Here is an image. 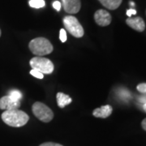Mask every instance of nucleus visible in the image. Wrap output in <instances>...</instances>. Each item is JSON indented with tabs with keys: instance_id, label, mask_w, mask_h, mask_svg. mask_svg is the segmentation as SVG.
Instances as JSON below:
<instances>
[{
	"instance_id": "obj_1",
	"label": "nucleus",
	"mask_w": 146,
	"mask_h": 146,
	"mask_svg": "<svg viewBox=\"0 0 146 146\" xmlns=\"http://www.w3.org/2000/svg\"><path fill=\"white\" fill-rule=\"evenodd\" d=\"M1 118L7 125L13 127H21L26 124L29 120V116L21 110H5Z\"/></svg>"
},
{
	"instance_id": "obj_2",
	"label": "nucleus",
	"mask_w": 146,
	"mask_h": 146,
	"mask_svg": "<svg viewBox=\"0 0 146 146\" xmlns=\"http://www.w3.org/2000/svg\"><path fill=\"white\" fill-rule=\"evenodd\" d=\"M29 48L34 55L42 57L53 51V46L50 42L45 37H36L30 41Z\"/></svg>"
},
{
	"instance_id": "obj_3",
	"label": "nucleus",
	"mask_w": 146,
	"mask_h": 146,
	"mask_svg": "<svg viewBox=\"0 0 146 146\" xmlns=\"http://www.w3.org/2000/svg\"><path fill=\"white\" fill-rule=\"evenodd\" d=\"M29 64L32 69L42 74H51L54 69V63L51 60L40 56L32 58L29 61Z\"/></svg>"
},
{
	"instance_id": "obj_4",
	"label": "nucleus",
	"mask_w": 146,
	"mask_h": 146,
	"mask_svg": "<svg viewBox=\"0 0 146 146\" xmlns=\"http://www.w3.org/2000/svg\"><path fill=\"white\" fill-rule=\"evenodd\" d=\"M32 110L33 115L39 120L43 123H49L54 118V113L52 110L40 102H36L32 106Z\"/></svg>"
},
{
	"instance_id": "obj_5",
	"label": "nucleus",
	"mask_w": 146,
	"mask_h": 146,
	"mask_svg": "<svg viewBox=\"0 0 146 146\" xmlns=\"http://www.w3.org/2000/svg\"><path fill=\"white\" fill-rule=\"evenodd\" d=\"M63 25L73 36L76 38H80L84 36V31L82 25L79 21L73 16H67L63 18Z\"/></svg>"
},
{
	"instance_id": "obj_6",
	"label": "nucleus",
	"mask_w": 146,
	"mask_h": 146,
	"mask_svg": "<svg viewBox=\"0 0 146 146\" xmlns=\"http://www.w3.org/2000/svg\"><path fill=\"white\" fill-rule=\"evenodd\" d=\"M94 20L97 25H98L99 26L105 27L109 25L111 23L112 17L107 11L99 9L94 14Z\"/></svg>"
},
{
	"instance_id": "obj_7",
	"label": "nucleus",
	"mask_w": 146,
	"mask_h": 146,
	"mask_svg": "<svg viewBox=\"0 0 146 146\" xmlns=\"http://www.w3.org/2000/svg\"><path fill=\"white\" fill-rule=\"evenodd\" d=\"M64 11L68 14H76L80 10V0H61Z\"/></svg>"
},
{
	"instance_id": "obj_8",
	"label": "nucleus",
	"mask_w": 146,
	"mask_h": 146,
	"mask_svg": "<svg viewBox=\"0 0 146 146\" xmlns=\"http://www.w3.org/2000/svg\"><path fill=\"white\" fill-rule=\"evenodd\" d=\"M21 106V102L14 101L10 96H4L0 98V109L8 110H16Z\"/></svg>"
},
{
	"instance_id": "obj_9",
	"label": "nucleus",
	"mask_w": 146,
	"mask_h": 146,
	"mask_svg": "<svg viewBox=\"0 0 146 146\" xmlns=\"http://www.w3.org/2000/svg\"><path fill=\"white\" fill-rule=\"evenodd\" d=\"M126 23L136 31L143 32L145 29V23L141 17H129L127 19Z\"/></svg>"
},
{
	"instance_id": "obj_10",
	"label": "nucleus",
	"mask_w": 146,
	"mask_h": 146,
	"mask_svg": "<svg viewBox=\"0 0 146 146\" xmlns=\"http://www.w3.org/2000/svg\"><path fill=\"white\" fill-rule=\"evenodd\" d=\"M113 108L110 105H106L102 106L99 108H96L93 112V115L96 118H102V119H106L108 118L110 115L112 114Z\"/></svg>"
},
{
	"instance_id": "obj_11",
	"label": "nucleus",
	"mask_w": 146,
	"mask_h": 146,
	"mask_svg": "<svg viewBox=\"0 0 146 146\" xmlns=\"http://www.w3.org/2000/svg\"><path fill=\"white\" fill-rule=\"evenodd\" d=\"M56 99H57L58 106L60 108H64L66 106L71 104L72 102V99L68 95L60 92L58 93L56 95Z\"/></svg>"
},
{
	"instance_id": "obj_12",
	"label": "nucleus",
	"mask_w": 146,
	"mask_h": 146,
	"mask_svg": "<svg viewBox=\"0 0 146 146\" xmlns=\"http://www.w3.org/2000/svg\"><path fill=\"white\" fill-rule=\"evenodd\" d=\"M100 3L109 10H115L117 9L123 0H98Z\"/></svg>"
},
{
	"instance_id": "obj_13",
	"label": "nucleus",
	"mask_w": 146,
	"mask_h": 146,
	"mask_svg": "<svg viewBox=\"0 0 146 146\" xmlns=\"http://www.w3.org/2000/svg\"><path fill=\"white\" fill-rule=\"evenodd\" d=\"M29 6L33 8H42L46 4L44 0H29Z\"/></svg>"
},
{
	"instance_id": "obj_14",
	"label": "nucleus",
	"mask_w": 146,
	"mask_h": 146,
	"mask_svg": "<svg viewBox=\"0 0 146 146\" xmlns=\"http://www.w3.org/2000/svg\"><path fill=\"white\" fill-rule=\"evenodd\" d=\"M9 96L14 101H16V102H21V98H22V94L18 90H12V91H11L10 94H9Z\"/></svg>"
},
{
	"instance_id": "obj_15",
	"label": "nucleus",
	"mask_w": 146,
	"mask_h": 146,
	"mask_svg": "<svg viewBox=\"0 0 146 146\" xmlns=\"http://www.w3.org/2000/svg\"><path fill=\"white\" fill-rule=\"evenodd\" d=\"M59 38H60V41L62 42H65L67 41L68 37H67V33L66 30L64 29H61L60 31H59Z\"/></svg>"
},
{
	"instance_id": "obj_16",
	"label": "nucleus",
	"mask_w": 146,
	"mask_h": 146,
	"mask_svg": "<svg viewBox=\"0 0 146 146\" xmlns=\"http://www.w3.org/2000/svg\"><path fill=\"white\" fill-rule=\"evenodd\" d=\"M30 74H31L32 76H33L34 77H36V78L38 79H43V74L41 72H37V71H35V70H33V69H32L31 71H30Z\"/></svg>"
},
{
	"instance_id": "obj_17",
	"label": "nucleus",
	"mask_w": 146,
	"mask_h": 146,
	"mask_svg": "<svg viewBox=\"0 0 146 146\" xmlns=\"http://www.w3.org/2000/svg\"><path fill=\"white\" fill-rule=\"evenodd\" d=\"M136 89L139 92L143 93V94H146V83L140 84L139 85H137Z\"/></svg>"
},
{
	"instance_id": "obj_18",
	"label": "nucleus",
	"mask_w": 146,
	"mask_h": 146,
	"mask_svg": "<svg viewBox=\"0 0 146 146\" xmlns=\"http://www.w3.org/2000/svg\"><path fill=\"white\" fill-rule=\"evenodd\" d=\"M61 7H62V4H61L60 2H58V1H54V2L53 3V7H54L56 11H60Z\"/></svg>"
},
{
	"instance_id": "obj_19",
	"label": "nucleus",
	"mask_w": 146,
	"mask_h": 146,
	"mask_svg": "<svg viewBox=\"0 0 146 146\" xmlns=\"http://www.w3.org/2000/svg\"><path fill=\"white\" fill-rule=\"evenodd\" d=\"M39 146H63L60 144H58V143H54V142H45V143H42V145H40Z\"/></svg>"
},
{
	"instance_id": "obj_20",
	"label": "nucleus",
	"mask_w": 146,
	"mask_h": 146,
	"mask_svg": "<svg viewBox=\"0 0 146 146\" xmlns=\"http://www.w3.org/2000/svg\"><path fill=\"white\" fill-rule=\"evenodd\" d=\"M136 11L135 9H129V10L127 11V16H129V17H131L132 15H136Z\"/></svg>"
},
{
	"instance_id": "obj_21",
	"label": "nucleus",
	"mask_w": 146,
	"mask_h": 146,
	"mask_svg": "<svg viewBox=\"0 0 146 146\" xmlns=\"http://www.w3.org/2000/svg\"><path fill=\"white\" fill-rule=\"evenodd\" d=\"M141 126H142L143 129L146 131V118L142 121V123H141Z\"/></svg>"
},
{
	"instance_id": "obj_22",
	"label": "nucleus",
	"mask_w": 146,
	"mask_h": 146,
	"mask_svg": "<svg viewBox=\"0 0 146 146\" xmlns=\"http://www.w3.org/2000/svg\"><path fill=\"white\" fill-rule=\"evenodd\" d=\"M140 102L145 104L146 102V96H142L141 98H140Z\"/></svg>"
},
{
	"instance_id": "obj_23",
	"label": "nucleus",
	"mask_w": 146,
	"mask_h": 146,
	"mask_svg": "<svg viewBox=\"0 0 146 146\" xmlns=\"http://www.w3.org/2000/svg\"><path fill=\"white\" fill-rule=\"evenodd\" d=\"M144 110H145V111H146V102L144 104Z\"/></svg>"
},
{
	"instance_id": "obj_24",
	"label": "nucleus",
	"mask_w": 146,
	"mask_h": 146,
	"mask_svg": "<svg viewBox=\"0 0 146 146\" xmlns=\"http://www.w3.org/2000/svg\"><path fill=\"white\" fill-rule=\"evenodd\" d=\"M130 4H131V6H134V5H135V3H132V2H131Z\"/></svg>"
},
{
	"instance_id": "obj_25",
	"label": "nucleus",
	"mask_w": 146,
	"mask_h": 146,
	"mask_svg": "<svg viewBox=\"0 0 146 146\" xmlns=\"http://www.w3.org/2000/svg\"><path fill=\"white\" fill-rule=\"evenodd\" d=\"M1 33H1V29H0V36H1Z\"/></svg>"
}]
</instances>
